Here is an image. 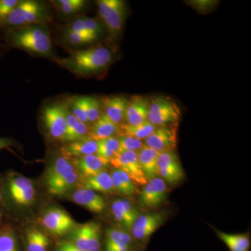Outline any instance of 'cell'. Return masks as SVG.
Wrapping results in <instances>:
<instances>
[{
  "mask_svg": "<svg viewBox=\"0 0 251 251\" xmlns=\"http://www.w3.org/2000/svg\"><path fill=\"white\" fill-rule=\"evenodd\" d=\"M112 59L110 50L99 46L75 51L66 58L56 59V62L76 75L86 76L103 71Z\"/></svg>",
  "mask_w": 251,
  "mask_h": 251,
  "instance_id": "6da1fadb",
  "label": "cell"
},
{
  "mask_svg": "<svg viewBox=\"0 0 251 251\" xmlns=\"http://www.w3.org/2000/svg\"><path fill=\"white\" fill-rule=\"evenodd\" d=\"M8 38L14 47L40 55H49L52 50V41L49 31L40 26L21 28L17 31H11Z\"/></svg>",
  "mask_w": 251,
  "mask_h": 251,
  "instance_id": "7a4b0ae2",
  "label": "cell"
},
{
  "mask_svg": "<svg viewBox=\"0 0 251 251\" xmlns=\"http://www.w3.org/2000/svg\"><path fill=\"white\" fill-rule=\"evenodd\" d=\"M46 15L42 4L33 0L19 1L1 27H18L40 23Z\"/></svg>",
  "mask_w": 251,
  "mask_h": 251,
  "instance_id": "3957f363",
  "label": "cell"
},
{
  "mask_svg": "<svg viewBox=\"0 0 251 251\" xmlns=\"http://www.w3.org/2000/svg\"><path fill=\"white\" fill-rule=\"evenodd\" d=\"M181 109L169 97H156L150 100L148 121L155 126L179 123Z\"/></svg>",
  "mask_w": 251,
  "mask_h": 251,
  "instance_id": "277c9868",
  "label": "cell"
},
{
  "mask_svg": "<svg viewBox=\"0 0 251 251\" xmlns=\"http://www.w3.org/2000/svg\"><path fill=\"white\" fill-rule=\"evenodd\" d=\"M99 18L112 37H117L125 25L126 7L122 0H100L97 1Z\"/></svg>",
  "mask_w": 251,
  "mask_h": 251,
  "instance_id": "5b68a950",
  "label": "cell"
},
{
  "mask_svg": "<svg viewBox=\"0 0 251 251\" xmlns=\"http://www.w3.org/2000/svg\"><path fill=\"white\" fill-rule=\"evenodd\" d=\"M69 112V102H59L44 108L43 112L44 123L49 134L54 139L62 140L67 128Z\"/></svg>",
  "mask_w": 251,
  "mask_h": 251,
  "instance_id": "8992f818",
  "label": "cell"
},
{
  "mask_svg": "<svg viewBox=\"0 0 251 251\" xmlns=\"http://www.w3.org/2000/svg\"><path fill=\"white\" fill-rule=\"evenodd\" d=\"M178 124L157 126L146 139L145 145L158 153L175 151L177 145Z\"/></svg>",
  "mask_w": 251,
  "mask_h": 251,
  "instance_id": "52a82bcc",
  "label": "cell"
},
{
  "mask_svg": "<svg viewBox=\"0 0 251 251\" xmlns=\"http://www.w3.org/2000/svg\"><path fill=\"white\" fill-rule=\"evenodd\" d=\"M100 227L96 222L86 223L72 230V243L84 251H99L100 248Z\"/></svg>",
  "mask_w": 251,
  "mask_h": 251,
  "instance_id": "ba28073f",
  "label": "cell"
},
{
  "mask_svg": "<svg viewBox=\"0 0 251 251\" xmlns=\"http://www.w3.org/2000/svg\"><path fill=\"white\" fill-rule=\"evenodd\" d=\"M110 163L116 169L125 172L135 184L143 186L148 183L140 166L137 151H120L112 158Z\"/></svg>",
  "mask_w": 251,
  "mask_h": 251,
  "instance_id": "9c48e42d",
  "label": "cell"
},
{
  "mask_svg": "<svg viewBox=\"0 0 251 251\" xmlns=\"http://www.w3.org/2000/svg\"><path fill=\"white\" fill-rule=\"evenodd\" d=\"M42 224L49 232L55 235H62L76 227L74 219L57 208H52L44 214Z\"/></svg>",
  "mask_w": 251,
  "mask_h": 251,
  "instance_id": "30bf717a",
  "label": "cell"
},
{
  "mask_svg": "<svg viewBox=\"0 0 251 251\" xmlns=\"http://www.w3.org/2000/svg\"><path fill=\"white\" fill-rule=\"evenodd\" d=\"M167 194L166 181L161 177L153 178L145 184L140 194V203L146 207H157L166 201Z\"/></svg>",
  "mask_w": 251,
  "mask_h": 251,
  "instance_id": "8fae6325",
  "label": "cell"
},
{
  "mask_svg": "<svg viewBox=\"0 0 251 251\" xmlns=\"http://www.w3.org/2000/svg\"><path fill=\"white\" fill-rule=\"evenodd\" d=\"M164 222V215L161 213L140 215L132 227L133 237L138 240L148 239L159 228Z\"/></svg>",
  "mask_w": 251,
  "mask_h": 251,
  "instance_id": "7c38bea8",
  "label": "cell"
},
{
  "mask_svg": "<svg viewBox=\"0 0 251 251\" xmlns=\"http://www.w3.org/2000/svg\"><path fill=\"white\" fill-rule=\"evenodd\" d=\"M150 100L142 96H135L128 100L126 110L127 125H138L148 121Z\"/></svg>",
  "mask_w": 251,
  "mask_h": 251,
  "instance_id": "4fadbf2b",
  "label": "cell"
},
{
  "mask_svg": "<svg viewBox=\"0 0 251 251\" xmlns=\"http://www.w3.org/2000/svg\"><path fill=\"white\" fill-rule=\"evenodd\" d=\"M112 215L119 224L131 229L135 221L140 216L139 212L126 200H117L111 206Z\"/></svg>",
  "mask_w": 251,
  "mask_h": 251,
  "instance_id": "5bb4252c",
  "label": "cell"
},
{
  "mask_svg": "<svg viewBox=\"0 0 251 251\" xmlns=\"http://www.w3.org/2000/svg\"><path fill=\"white\" fill-rule=\"evenodd\" d=\"M128 100L121 96H113L103 99L101 108L103 113L115 125H118L125 119Z\"/></svg>",
  "mask_w": 251,
  "mask_h": 251,
  "instance_id": "9a60e30c",
  "label": "cell"
},
{
  "mask_svg": "<svg viewBox=\"0 0 251 251\" xmlns=\"http://www.w3.org/2000/svg\"><path fill=\"white\" fill-rule=\"evenodd\" d=\"M72 199L79 205L92 212L100 213L105 207V200L100 195L92 190L81 188L72 194Z\"/></svg>",
  "mask_w": 251,
  "mask_h": 251,
  "instance_id": "2e32d148",
  "label": "cell"
},
{
  "mask_svg": "<svg viewBox=\"0 0 251 251\" xmlns=\"http://www.w3.org/2000/svg\"><path fill=\"white\" fill-rule=\"evenodd\" d=\"M137 153L140 166L148 181L158 177V156L159 153L146 146L145 144Z\"/></svg>",
  "mask_w": 251,
  "mask_h": 251,
  "instance_id": "e0dca14e",
  "label": "cell"
},
{
  "mask_svg": "<svg viewBox=\"0 0 251 251\" xmlns=\"http://www.w3.org/2000/svg\"><path fill=\"white\" fill-rule=\"evenodd\" d=\"M98 149L97 140L85 137L77 141L68 144L62 148L63 156L67 157H81L87 155L96 154Z\"/></svg>",
  "mask_w": 251,
  "mask_h": 251,
  "instance_id": "ac0fdd59",
  "label": "cell"
},
{
  "mask_svg": "<svg viewBox=\"0 0 251 251\" xmlns=\"http://www.w3.org/2000/svg\"><path fill=\"white\" fill-rule=\"evenodd\" d=\"M108 163L99 158L97 154L79 157L75 165L81 174L86 178L90 177L104 171Z\"/></svg>",
  "mask_w": 251,
  "mask_h": 251,
  "instance_id": "d6986e66",
  "label": "cell"
},
{
  "mask_svg": "<svg viewBox=\"0 0 251 251\" xmlns=\"http://www.w3.org/2000/svg\"><path fill=\"white\" fill-rule=\"evenodd\" d=\"M74 163L69 161V158L61 156L48 168L46 173V184L49 185L75 171Z\"/></svg>",
  "mask_w": 251,
  "mask_h": 251,
  "instance_id": "ffe728a7",
  "label": "cell"
},
{
  "mask_svg": "<svg viewBox=\"0 0 251 251\" xmlns=\"http://www.w3.org/2000/svg\"><path fill=\"white\" fill-rule=\"evenodd\" d=\"M89 132L90 130L86 124L78 121L70 111L68 112L67 128L62 141L69 143L77 141L88 136Z\"/></svg>",
  "mask_w": 251,
  "mask_h": 251,
  "instance_id": "44dd1931",
  "label": "cell"
},
{
  "mask_svg": "<svg viewBox=\"0 0 251 251\" xmlns=\"http://www.w3.org/2000/svg\"><path fill=\"white\" fill-rule=\"evenodd\" d=\"M117 130L118 125H115L103 113H101L98 120L94 122L88 135L90 138L98 141L113 136Z\"/></svg>",
  "mask_w": 251,
  "mask_h": 251,
  "instance_id": "7402d4cb",
  "label": "cell"
},
{
  "mask_svg": "<svg viewBox=\"0 0 251 251\" xmlns=\"http://www.w3.org/2000/svg\"><path fill=\"white\" fill-rule=\"evenodd\" d=\"M111 177L114 189L120 194L130 197L138 193L135 183L125 172L115 168L112 172Z\"/></svg>",
  "mask_w": 251,
  "mask_h": 251,
  "instance_id": "603a6c76",
  "label": "cell"
},
{
  "mask_svg": "<svg viewBox=\"0 0 251 251\" xmlns=\"http://www.w3.org/2000/svg\"><path fill=\"white\" fill-rule=\"evenodd\" d=\"M69 29L88 34L97 39L103 32V27L101 23L95 18H80L74 21Z\"/></svg>",
  "mask_w": 251,
  "mask_h": 251,
  "instance_id": "cb8c5ba5",
  "label": "cell"
},
{
  "mask_svg": "<svg viewBox=\"0 0 251 251\" xmlns=\"http://www.w3.org/2000/svg\"><path fill=\"white\" fill-rule=\"evenodd\" d=\"M214 231L230 251H250L251 240L249 234H227L216 229H214Z\"/></svg>",
  "mask_w": 251,
  "mask_h": 251,
  "instance_id": "d4e9b609",
  "label": "cell"
},
{
  "mask_svg": "<svg viewBox=\"0 0 251 251\" xmlns=\"http://www.w3.org/2000/svg\"><path fill=\"white\" fill-rule=\"evenodd\" d=\"M84 188L95 192L108 193L114 189L111 175L103 171L99 174L86 178Z\"/></svg>",
  "mask_w": 251,
  "mask_h": 251,
  "instance_id": "484cf974",
  "label": "cell"
},
{
  "mask_svg": "<svg viewBox=\"0 0 251 251\" xmlns=\"http://www.w3.org/2000/svg\"><path fill=\"white\" fill-rule=\"evenodd\" d=\"M6 184L10 197L14 202L23 193L34 188L31 180L23 176H10Z\"/></svg>",
  "mask_w": 251,
  "mask_h": 251,
  "instance_id": "4316f807",
  "label": "cell"
},
{
  "mask_svg": "<svg viewBox=\"0 0 251 251\" xmlns=\"http://www.w3.org/2000/svg\"><path fill=\"white\" fill-rule=\"evenodd\" d=\"M98 149L96 154L107 163L110 161L117 153L120 152V145L118 138L112 136L105 139L97 141Z\"/></svg>",
  "mask_w": 251,
  "mask_h": 251,
  "instance_id": "83f0119b",
  "label": "cell"
},
{
  "mask_svg": "<svg viewBox=\"0 0 251 251\" xmlns=\"http://www.w3.org/2000/svg\"><path fill=\"white\" fill-rule=\"evenodd\" d=\"M77 180L78 175L75 171L67 176L47 185L48 191L50 194L56 196L64 194L77 184Z\"/></svg>",
  "mask_w": 251,
  "mask_h": 251,
  "instance_id": "f1b7e54d",
  "label": "cell"
},
{
  "mask_svg": "<svg viewBox=\"0 0 251 251\" xmlns=\"http://www.w3.org/2000/svg\"><path fill=\"white\" fill-rule=\"evenodd\" d=\"M27 251H47L49 238L39 229L31 228L27 231Z\"/></svg>",
  "mask_w": 251,
  "mask_h": 251,
  "instance_id": "f546056e",
  "label": "cell"
},
{
  "mask_svg": "<svg viewBox=\"0 0 251 251\" xmlns=\"http://www.w3.org/2000/svg\"><path fill=\"white\" fill-rule=\"evenodd\" d=\"M156 128L150 122L146 121L138 125L125 124L121 126L122 135H128L138 140L146 139Z\"/></svg>",
  "mask_w": 251,
  "mask_h": 251,
  "instance_id": "4dcf8cb0",
  "label": "cell"
},
{
  "mask_svg": "<svg viewBox=\"0 0 251 251\" xmlns=\"http://www.w3.org/2000/svg\"><path fill=\"white\" fill-rule=\"evenodd\" d=\"M131 237L128 232L121 229L111 228L107 231L105 250L112 248L129 247Z\"/></svg>",
  "mask_w": 251,
  "mask_h": 251,
  "instance_id": "1f68e13d",
  "label": "cell"
},
{
  "mask_svg": "<svg viewBox=\"0 0 251 251\" xmlns=\"http://www.w3.org/2000/svg\"><path fill=\"white\" fill-rule=\"evenodd\" d=\"M158 175L161 176V179L168 182L176 183L179 182L184 177V171L181 163L178 162L171 166L159 168Z\"/></svg>",
  "mask_w": 251,
  "mask_h": 251,
  "instance_id": "d6a6232c",
  "label": "cell"
},
{
  "mask_svg": "<svg viewBox=\"0 0 251 251\" xmlns=\"http://www.w3.org/2000/svg\"><path fill=\"white\" fill-rule=\"evenodd\" d=\"M0 251H17L16 235L10 226L0 228Z\"/></svg>",
  "mask_w": 251,
  "mask_h": 251,
  "instance_id": "836d02e7",
  "label": "cell"
},
{
  "mask_svg": "<svg viewBox=\"0 0 251 251\" xmlns=\"http://www.w3.org/2000/svg\"><path fill=\"white\" fill-rule=\"evenodd\" d=\"M87 121L94 123L101 115V104L94 97H83Z\"/></svg>",
  "mask_w": 251,
  "mask_h": 251,
  "instance_id": "e575fe53",
  "label": "cell"
},
{
  "mask_svg": "<svg viewBox=\"0 0 251 251\" xmlns=\"http://www.w3.org/2000/svg\"><path fill=\"white\" fill-rule=\"evenodd\" d=\"M71 113L74 115L78 121L87 125V115H86L85 104H84L83 97H75L70 99L69 103Z\"/></svg>",
  "mask_w": 251,
  "mask_h": 251,
  "instance_id": "d590c367",
  "label": "cell"
},
{
  "mask_svg": "<svg viewBox=\"0 0 251 251\" xmlns=\"http://www.w3.org/2000/svg\"><path fill=\"white\" fill-rule=\"evenodd\" d=\"M55 4L62 14L71 15L83 9L86 1L84 0H59L56 1Z\"/></svg>",
  "mask_w": 251,
  "mask_h": 251,
  "instance_id": "8d00e7d4",
  "label": "cell"
},
{
  "mask_svg": "<svg viewBox=\"0 0 251 251\" xmlns=\"http://www.w3.org/2000/svg\"><path fill=\"white\" fill-rule=\"evenodd\" d=\"M120 151H139L143 148V141L128 135H121L118 138Z\"/></svg>",
  "mask_w": 251,
  "mask_h": 251,
  "instance_id": "74e56055",
  "label": "cell"
},
{
  "mask_svg": "<svg viewBox=\"0 0 251 251\" xmlns=\"http://www.w3.org/2000/svg\"><path fill=\"white\" fill-rule=\"evenodd\" d=\"M65 39L68 43L72 45L79 46L90 44L97 39L88 34L76 32L68 29L65 32Z\"/></svg>",
  "mask_w": 251,
  "mask_h": 251,
  "instance_id": "f35d334b",
  "label": "cell"
},
{
  "mask_svg": "<svg viewBox=\"0 0 251 251\" xmlns=\"http://www.w3.org/2000/svg\"><path fill=\"white\" fill-rule=\"evenodd\" d=\"M180 162L179 157L175 151H167L159 153L158 156V168H165L174 163Z\"/></svg>",
  "mask_w": 251,
  "mask_h": 251,
  "instance_id": "ab89813d",
  "label": "cell"
},
{
  "mask_svg": "<svg viewBox=\"0 0 251 251\" xmlns=\"http://www.w3.org/2000/svg\"><path fill=\"white\" fill-rule=\"evenodd\" d=\"M18 1V0H0V27Z\"/></svg>",
  "mask_w": 251,
  "mask_h": 251,
  "instance_id": "60d3db41",
  "label": "cell"
},
{
  "mask_svg": "<svg viewBox=\"0 0 251 251\" xmlns=\"http://www.w3.org/2000/svg\"><path fill=\"white\" fill-rule=\"evenodd\" d=\"M216 1H209V0H196V1H188L194 9H197L199 12H209L211 9L215 6Z\"/></svg>",
  "mask_w": 251,
  "mask_h": 251,
  "instance_id": "b9f144b4",
  "label": "cell"
},
{
  "mask_svg": "<svg viewBox=\"0 0 251 251\" xmlns=\"http://www.w3.org/2000/svg\"><path fill=\"white\" fill-rule=\"evenodd\" d=\"M57 251H84L75 247L72 242H62L59 246Z\"/></svg>",
  "mask_w": 251,
  "mask_h": 251,
  "instance_id": "7bdbcfd3",
  "label": "cell"
},
{
  "mask_svg": "<svg viewBox=\"0 0 251 251\" xmlns=\"http://www.w3.org/2000/svg\"><path fill=\"white\" fill-rule=\"evenodd\" d=\"M12 145V141L9 138H0V150L9 148Z\"/></svg>",
  "mask_w": 251,
  "mask_h": 251,
  "instance_id": "ee69618b",
  "label": "cell"
},
{
  "mask_svg": "<svg viewBox=\"0 0 251 251\" xmlns=\"http://www.w3.org/2000/svg\"><path fill=\"white\" fill-rule=\"evenodd\" d=\"M1 199H2V196H1V191H0V205H1Z\"/></svg>",
  "mask_w": 251,
  "mask_h": 251,
  "instance_id": "f6af8a7d",
  "label": "cell"
}]
</instances>
